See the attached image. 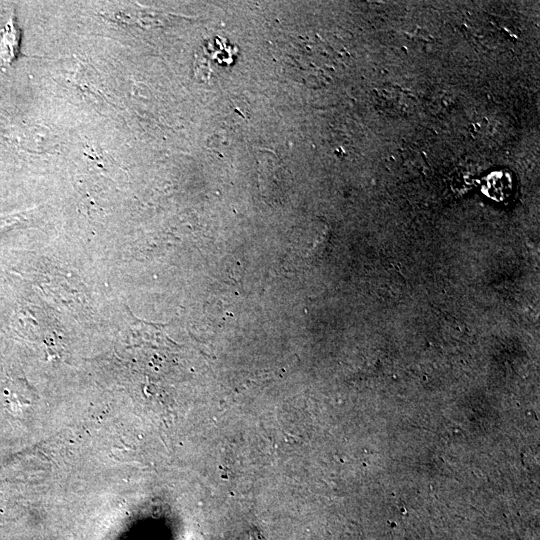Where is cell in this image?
I'll return each instance as SVG.
<instances>
[{"label":"cell","mask_w":540,"mask_h":540,"mask_svg":"<svg viewBox=\"0 0 540 540\" xmlns=\"http://www.w3.org/2000/svg\"><path fill=\"white\" fill-rule=\"evenodd\" d=\"M3 33L0 41V58L4 65H9L18 54L19 46V30L17 29L14 17H10L5 28L1 30Z\"/></svg>","instance_id":"6da1fadb"}]
</instances>
